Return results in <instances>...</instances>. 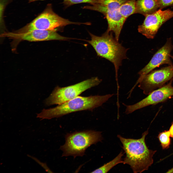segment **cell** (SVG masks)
<instances>
[{
    "mask_svg": "<svg viewBox=\"0 0 173 173\" xmlns=\"http://www.w3.org/2000/svg\"><path fill=\"white\" fill-rule=\"evenodd\" d=\"M148 133V130L145 131L138 139L117 135L126 154L123 164L129 165L134 173H141L148 170L153 163V157L156 151L149 149L146 145L145 138Z\"/></svg>",
    "mask_w": 173,
    "mask_h": 173,
    "instance_id": "obj_1",
    "label": "cell"
},
{
    "mask_svg": "<svg viewBox=\"0 0 173 173\" xmlns=\"http://www.w3.org/2000/svg\"><path fill=\"white\" fill-rule=\"evenodd\" d=\"M108 94L103 95H96L88 97L78 96L56 107L48 109H43L37 114V117L50 119L62 117L68 114L78 111L89 110L100 106L114 95Z\"/></svg>",
    "mask_w": 173,
    "mask_h": 173,
    "instance_id": "obj_2",
    "label": "cell"
},
{
    "mask_svg": "<svg viewBox=\"0 0 173 173\" xmlns=\"http://www.w3.org/2000/svg\"><path fill=\"white\" fill-rule=\"evenodd\" d=\"M91 39L87 41L94 49L97 55L108 60L114 65L117 86L118 72L123 59H127L128 49L123 46L114 37L112 32L106 30L101 36L89 33Z\"/></svg>",
    "mask_w": 173,
    "mask_h": 173,
    "instance_id": "obj_3",
    "label": "cell"
},
{
    "mask_svg": "<svg viewBox=\"0 0 173 173\" xmlns=\"http://www.w3.org/2000/svg\"><path fill=\"white\" fill-rule=\"evenodd\" d=\"M101 132L86 130L68 133L65 136V142L61 146L63 156H71L74 158L84 155L86 149L93 144L102 139Z\"/></svg>",
    "mask_w": 173,
    "mask_h": 173,
    "instance_id": "obj_4",
    "label": "cell"
},
{
    "mask_svg": "<svg viewBox=\"0 0 173 173\" xmlns=\"http://www.w3.org/2000/svg\"><path fill=\"white\" fill-rule=\"evenodd\" d=\"M85 23L71 21L55 13L51 6L48 5L44 11L30 23L14 32L18 33L35 30L56 31L58 28L70 24L85 25Z\"/></svg>",
    "mask_w": 173,
    "mask_h": 173,
    "instance_id": "obj_5",
    "label": "cell"
},
{
    "mask_svg": "<svg viewBox=\"0 0 173 173\" xmlns=\"http://www.w3.org/2000/svg\"><path fill=\"white\" fill-rule=\"evenodd\" d=\"M101 81L98 77H93L69 86L63 87L57 86L45 100V104L47 106L61 104L76 97L86 90L98 85Z\"/></svg>",
    "mask_w": 173,
    "mask_h": 173,
    "instance_id": "obj_6",
    "label": "cell"
},
{
    "mask_svg": "<svg viewBox=\"0 0 173 173\" xmlns=\"http://www.w3.org/2000/svg\"><path fill=\"white\" fill-rule=\"evenodd\" d=\"M173 77V65L152 71L144 76L134 86L139 84L138 87L145 95L165 85Z\"/></svg>",
    "mask_w": 173,
    "mask_h": 173,
    "instance_id": "obj_7",
    "label": "cell"
},
{
    "mask_svg": "<svg viewBox=\"0 0 173 173\" xmlns=\"http://www.w3.org/2000/svg\"><path fill=\"white\" fill-rule=\"evenodd\" d=\"M145 16L143 22L138 26V31L147 38L153 39L161 26L173 17V11L160 9Z\"/></svg>",
    "mask_w": 173,
    "mask_h": 173,
    "instance_id": "obj_8",
    "label": "cell"
},
{
    "mask_svg": "<svg viewBox=\"0 0 173 173\" xmlns=\"http://www.w3.org/2000/svg\"><path fill=\"white\" fill-rule=\"evenodd\" d=\"M173 79L167 84L152 91L146 97L135 104L128 105L123 104L126 107L125 113L129 114L149 105H156L173 96Z\"/></svg>",
    "mask_w": 173,
    "mask_h": 173,
    "instance_id": "obj_9",
    "label": "cell"
},
{
    "mask_svg": "<svg viewBox=\"0 0 173 173\" xmlns=\"http://www.w3.org/2000/svg\"><path fill=\"white\" fill-rule=\"evenodd\" d=\"M3 37L12 39L16 43L22 40L39 41L56 40H66L71 38L60 35L55 31L35 30L20 33L8 32L2 34Z\"/></svg>",
    "mask_w": 173,
    "mask_h": 173,
    "instance_id": "obj_10",
    "label": "cell"
},
{
    "mask_svg": "<svg viewBox=\"0 0 173 173\" xmlns=\"http://www.w3.org/2000/svg\"><path fill=\"white\" fill-rule=\"evenodd\" d=\"M173 49L171 38H168L165 44L154 54L149 63L139 72V77L136 82L154 69L161 65H173L170 59V53Z\"/></svg>",
    "mask_w": 173,
    "mask_h": 173,
    "instance_id": "obj_11",
    "label": "cell"
},
{
    "mask_svg": "<svg viewBox=\"0 0 173 173\" xmlns=\"http://www.w3.org/2000/svg\"><path fill=\"white\" fill-rule=\"evenodd\" d=\"M105 16L108 24L107 30L113 33L115 38L118 41L121 30L126 19L121 14L118 9L109 12Z\"/></svg>",
    "mask_w": 173,
    "mask_h": 173,
    "instance_id": "obj_12",
    "label": "cell"
},
{
    "mask_svg": "<svg viewBox=\"0 0 173 173\" xmlns=\"http://www.w3.org/2000/svg\"><path fill=\"white\" fill-rule=\"evenodd\" d=\"M129 0H98L93 5L84 6L83 8L99 12L105 15L111 11L118 9L123 4Z\"/></svg>",
    "mask_w": 173,
    "mask_h": 173,
    "instance_id": "obj_13",
    "label": "cell"
},
{
    "mask_svg": "<svg viewBox=\"0 0 173 173\" xmlns=\"http://www.w3.org/2000/svg\"><path fill=\"white\" fill-rule=\"evenodd\" d=\"M158 8L157 0H136L135 13L141 14L145 16L154 12Z\"/></svg>",
    "mask_w": 173,
    "mask_h": 173,
    "instance_id": "obj_14",
    "label": "cell"
},
{
    "mask_svg": "<svg viewBox=\"0 0 173 173\" xmlns=\"http://www.w3.org/2000/svg\"><path fill=\"white\" fill-rule=\"evenodd\" d=\"M124 153L121 151L114 159L99 168L93 171L91 173H107L114 166L119 163L123 164L122 157Z\"/></svg>",
    "mask_w": 173,
    "mask_h": 173,
    "instance_id": "obj_15",
    "label": "cell"
},
{
    "mask_svg": "<svg viewBox=\"0 0 173 173\" xmlns=\"http://www.w3.org/2000/svg\"><path fill=\"white\" fill-rule=\"evenodd\" d=\"M136 0H129L122 4L118 9L120 13L126 19L135 13Z\"/></svg>",
    "mask_w": 173,
    "mask_h": 173,
    "instance_id": "obj_16",
    "label": "cell"
},
{
    "mask_svg": "<svg viewBox=\"0 0 173 173\" xmlns=\"http://www.w3.org/2000/svg\"><path fill=\"white\" fill-rule=\"evenodd\" d=\"M170 135L169 130H165L159 134L158 137L163 149L169 147L171 143Z\"/></svg>",
    "mask_w": 173,
    "mask_h": 173,
    "instance_id": "obj_17",
    "label": "cell"
},
{
    "mask_svg": "<svg viewBox=\"0 0 173 173\" xmlns=\"http://www.w3.org/2000/svg\"><path fill=\"white\" fill-rule=\"evenodd\" d=\"M64 5L67 7L74 4L81 3H87L91 5L96 3L98 0H62Z\"/></svg>",
    "mask_w": 173,
    "mask_h": 173,
    "instance_id": "obj_18",
    "label": "cell"
},
{
    "mask_svg": "<svg viewBox=\"0 0 173 173\" xmlns=\"http://www.w3.org/2000/svg\"><path fill=\"white\" fill-rule=\"evenodd\" d=\"M161 9L173 5V0H157Z\"/></svg>",
    "mask_w": 173,
    "mask_h": 173,
    "instance_id": "obj_19",
    "label": "cell"
},
{
    "mask_svg": "<svg viewBox=\"0 0 173 173\" xmlns=\"http://www.w3.org/2000/svg\"><path fill=\"white\" fill-rule=\"evenodd\" d=\"M27 156L31 158L33 160H34L36 162L39 164L42 167H43L46 171L48 172L51 173V171L47 167L46 164L43 163L40 161L37 158L33 156L30 155H27Z\"/></svg>",
    "mask_w": 173,
    "mask_h": 173,
    "instance_id": "obj_20",
    "label": "cell"
},
{
    "mask_svg": "<svg viewBox=\"0 0 173 173\" xmlns=\"http://www.w3.org/2000/svg\"><path fill=\"white\" fill-rule=\"evenodd\" d=\"M170 135V136L173 138V121L171 124V125L169 130Z\"/></svg>",
    "mask_w": 173,
    "mask_h": 173,
    "instance_id": "obj_21",
    "label": "cell"
},
{
    "mask_svg": "<svg viewBox=\"0 0 173 173\" xmlns=\"http://www.w3.org/2000/svg\"><path fill=\"white\" fill-rule=\"evenodd\" d=\"M171 57L172 59H173V56H172L171 55Z\"/></svg>",
    "mask_w": 173,
    "mask_h": 173,
    "instance_id": "obj_22",
    "label": "cell"
}]
</instances>
